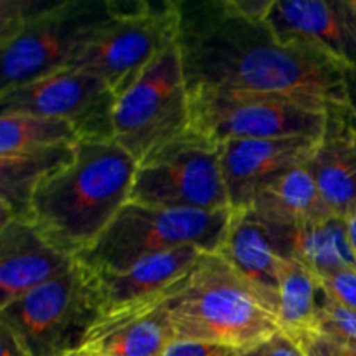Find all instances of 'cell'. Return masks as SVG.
I'll use <instances>...</instances> for the list:
<instances>
[{"instance_id": "6da1fadb", "label": "cell", "mask_w": 356, "mask_h": 356, "mask_svg": "<svg viewBox=\"0 0 356 356\" xmlns=\"http://www.w3.org/2000/svg\"><path fill=\"white\" fill-rule=\"evenodd\" d=\"M177 44L188 89L287 94L351 106L343 66L299 44H285L264 19L236 13L228 0L181 3Z\"/></svg>"}, {"instance_id": "7a4b0ae2", "label": "cell", "mask_w": 356, "mask_h": 356, "mask_svg": "<svg viewBox=\"0 0 356 356\" xmlns=\"http://www.w3.org/2000/svg\"><path fill=\"white\" fill-rule=\"evenodd\" d=\"M138 162L113 139H82L75 159L35 191L26 219L54 249L76 257L131 198Z\"/></svg>"}, {"instance_id": "3957f363", "label": "cell", "mask_w": 356, "mask_h": 356, "mask_svg": "<svg viewBox=\"0 0 356 356\" xmlns=\"http://www.w3.org/2000/svg\"><path fill=\"white\" fill-rule=\"evenodd\" d=\"M174 339L247 350L280 330L277 315L218 252H204L167 299Z\"/></svg>"}, {"instance_id": "277c9868", "label": "cell", "mask_w": 356, "mask_h": 356, "mask_svg": "<svg viewBox=\"0 0 356 356\" xmlns=\"http://www.w3.org/2000/svg\"><path fill=\"white\" fill-rule=\"evenodd\" d=\"M232 209L193 211L129 200L90 249L76 257L94 273H117L143 257L184 245L218 252Z\"/></svg>"}, {"instance_id": "5b68a950", "label": "cell", "mask_w": 356, "mask_h": 356, "mask_svg": "<svg viewBox=\"0 0 356 356\" xmlns=\"http://www.w3.org/2000/svg\"><path fill=\"white\" fill-rule=\"evenodd\" d=\"M191 129L218 145L233 139L322 141L332 106L309 97L245 90L188 89Z\"/></svg>"}, {"instance_id": "8992f818", "label": "cell", "mask_w": 356, "mask_h": 356, "mask_svg": "<svg viewBox=\"0 0 356 356\" xmlns=\"http://www.w3.org/2000/svg\"><path fill=\"white\" fill-rule=\"evenodd\" d=\"M190 131V92L176 42L117 97L111 113V139L139 165Z\"/></svg>"}, {"instance_id": "52a82bcc", "label": "cell", "mask_w": 356, "mask_h": 356, "mask_svg": "<svg viewBox=\"0 0 356 356\" xmlns=\"http://www.w3.org/2000/svg\"><path fill=\"white\" fill-rule=\"evenodd\" d=\"M179 31V2H113V16L70 68L99 76L118 97L165 49L176 44Z\"/></svg>"}, {"instance_id": "ba28073f", "label": "cell", "mask_w": 356, "mask_h": 356, "mask_svg": "<svg viewBox=\"0 0 356 356\" xmlns=\"http://www.w3.org/2000/svg\"><path fill=\"white\" fill-rule=\"evenodd\" d=\"M97 316L89 270L75 259L61 275L0 308V325L31 356H63L79 346Z\"/></svg>"}, {"instance_id": "9c48e42d", "label": "cell", "mask_w": 356, "mask_h": 356, "mask_svg": "<svg viewBox=\"0 0 356 356\" xmlns=\"http://www.w3.org/2000/svg\"><path fill=\"white\" fill-rule=\"evenodd\" d=\"M111 16L113 2L110 0H58L19 33L0 44V90L70 68Z\"/></svg>"}, {"instance_id": "30bf717a", "label": "cell", "mask_w": 356, "mask_h": 356, "mask_svg": "<svg viewBox=\"0 0 356 356\" xmlns=\"http://www.w3.org/2000/svg\"><path fill=\"white\" fill-rule=\"evenodd\" d=\"M131 202L169 209H232L221 145L191 129L138 165Z\"/></svg>"}, {"instance_id": "8fae6325", "label": "cell", "mask_w": 356, "mask_h": 356, "mask_svg": "<svg viewBox=\"0 0 356 356\" xmlns=\"http://www.w3.org/2000/svg\"><path fill=\"white\" fill-rule=\"evenodd\" d=\"M115 94L106 82L89 72L65 68L23 86L0 90L2 113L61 118L82 139H111Z\"/></svg>"}, {"instance_id": "7c38bea8", "label": "cell", "mask_w": 356, "mask_h": 356, "mask_svg": "<svg viewBox=\"0 0 356 356\" xmlns=\"http://www.w3.org/2000/svg\"><path fill=\"white\" fill-rule=\"evenodd\" d=\"M266 23L285 44L305 45L356 72V13L350 0H273Z\"/></svg>"}, {"instance_id": "4fadbf2b", "label": "cell", "mask_w": 356, "mask_h": 356, "mask_svg": "<svg viewBox=\"0 0 356 356\" xmlns=\"http://www.w3.org/2000/svg\"><path fill=\"white\" fill-rule=\"evenodd\" d=\"M167 298L103 313L87 329L75 356H160L174 341Z\"/></svg>"}, {"instance_id": "5bb4252c", "label": "cell", "mask_w": 356, "mask_h": 356, "mask_svg": "<svg viewBox=\"0 0 356 356\" xmlns=\"http://www.w3.org/2000/svg\"><path fill=\"white\" fill-rule=\"evenodd\" d=\"M320 141L308 138L233 139L221 143V165L232 209L245 207L268 181L305 167Z\"/></svg>"}, {"instance_id": "9a60e30c", "label": "cell", "mask_w": 356, "mask_h": 356, "mask_svg": "<svg viewBox=\"0 0 356 356\" xmlns=\"http://www.w3.org/2000/svg\"><path fill=\"white\" fill-rule=\"evenodd\" d=\"M204 252L195 245H184L143 257L117 273H94L89 270L99 315L167 298L197 266Z\"/></svg>"}, {"instance_id": "2e32d148", "label": "cell", "mask_w": 356, "mask_h": 356, "mask_svg": "<svg viewBox=\"0 0 356 356\" xmlns=\"http://www.w3.org/2000/svg\"><path fill=\"white\" fill-rule=\"evenodd\" d=\"M218 254L259 292L277 315L278 277L285 257L275 226L261 219L249 205L232 209Z\"/></svg>"}, {"instance_id": "e0dca14e", "label": "cell", "mask_w": 356, "mask_h": 356, "mask_svg": "<svg viewBox=\"0 0 356 356\" xmlns=\"http://www.w3.org/2000/svg\"><path fill=\"white\" fill-rule=\"evenodd\" d=\"M75 259L51 245L24 218L0 221V308L68 270Z\"/></svg>"}, {"instance_id": "ac0fdd59", "label": "cell", "mask_w": 356, "mask_h": 356, "mask_svg": "<svg viewBox=\"0 0 356 356\" xmlns=\"http://www.w3.org/2000/svg\"><path fill=\"white\" fill-rule=\"evenodd\" d=\"M306 169L334 216L350 219L356 214V143L341 125L336 108Z\"/></svg>"}, {"instance_id": "d6986e66", "label": "cell", "mask_w": 356, "mask_h": 356, "mask_svg": "<svg viewBox=\"0 0 356 356\" xmlns=\"http://www.w3.org/2000/svg\"><path fill=\"white\" fill-rule=\"evenodd\" d=\"M275 229L282 256L305 264L318 280L341 270H356L348 219L332 216L302 228L275 226Z\"/></svg>"}, {"instance_id": "ffe728a7", "label": "cell", "mask_w": 356, "mask_h": 356, "mask_svg": "<svg viewBox=\"0 0 356 356\" xmlns=\"http://www.w3.org/2000/svg\"><path fill=\"white\" fill-rule=\"evenodd\" d=\"M249 207L266 222L284 228H302L334 216L306 165L268 181L254 195Z\"/></svg>"}, {"instance_id": "44dd1931", "label": "cell", "mask_w": 356, "mask_h": 356, "mask_svg": "<svg viewBox=\"0 0 356 356\" xmlns=\"http://www.w3.org/2000/svg\"><path fill=\"white\" fill-rule=\"evenodd\" d=\"M76 145L0 155V221L28 216L31 198L47 177L75 159Z\"/></svg>"}, {"instance_id": "7402d4cb", "label": "cell", "mask_w": 356, "mask_h": 356, "mask_svg": "<svg viewBox=\"0 0 356 356\" xmlns=\"http://www.w3.org/2000/svg\"><path fill=\"white\" fill-rule=\"evenodd\" d=\"M320 280L299 261L285 259L278 277L277 320L280 330L296 336L315 329Z\"/></svg>"}, {"instance_id": "603a6c76", "label": "cell", "mask_w": 356, "mask_h": 356, "mask_svg": "<svg viewBox=\"0 0 356 356\" xmlns=\"http://www.w3.org/2000/svg\"><path fill=\"white\" fill-rule=\"evenodd\" d=\"M82 141L79 131L61 118L24 113L0 115V155L35 152Z\"/></svg>"}, {"instance_id": "cb8c5ba5", "label": "cell", "mask_w": 356, "mask_h": 356, "mask_svg": "<svg viewBox=\"0 0 356 356\" xmlns=\"http://www.w3.org/2000/svg\"><path fill=\"white\" fill-rule=\"evenodd\" d=\"M315 329L356 348V312H351V309H346L334 302L322 291V287H320Z\"/></svg>"}, {"instance_id": "d4e9b609", "label": "cell", "mask_w": 356, "mask_h": 356, "mask_svg": "<svg viewBox=\"0 0 356 356\" xmlns=\"http://www.w3.org/2000/svg\"><path fill=\"white\" fill-rule=\"evenodd\" d=\"M58 0H2L0 2V44L19 33L28 23L51 9Z\"/></svg>"}, {"instance_id": "484cf974", "label": "cell", "mask_w": 356, "mask_h": 356, "mask_svg": "<svg viewBox=\"0 0 356 356\" xmlns=\"http://www.w3.org/2000/svg\"><path fill=\"white\" fill-rule=\"evenodd\" d=\"M292 337L298 341L305 356H356L355 346L343 343L322 330L308 329Z\"/></svg>"}, {"instance_id": "4316f807", "label": "cell", "mask_w": 356, "mask_h": 356, "mask_svg": "<svg viewBox=\"0 0 356 356\" xmlns=\"http://www.w3.org/2000/svg\"><path fill=\"white\" fill-rule=\"evenodd\" d=\"M322 291L343 308L356 312V270H341L320 280Z\"/></svg>"}, {"instance_id": "83f0119b", "label": "cell", "mask_w": 356, "mask_h": 356, "mask_svg": "<svg viewBox=\"0 0 356 356\" xmlns=\"http://www.w3.org/2000/svg\"><path fill=\"white\" fill-rule=\"evenodd\" d=\"M240 356H305V353L294 337L278 330L273 336L240 351Z\"/></svg>"}, {"instance_id": "f1b7e54d", "label": "cell", "mask_w": 356, "mask_h": 356, "mask_svg": "<svg viewBox=\"0 0 356 356\" xmlns=\"http://www.w3.org/2000/svg\"><path fill=\"white\" fill-rule=\"evenodd\" d=\"M160 356H240V350L225 344L174 339Z\"/></svg>"}, {"instance_id": "f546056e", "label": "cell", "mask_w": 356, "mask_h": 356, "mask_svg": "<svg viewBox=\"0 0 356 356\" xmlns=\"http://www.w3.org/2000/svg\"><path fill=\"white\" fill-rule=\"evenodd\" d=\"M0 350L2 356H31L13 336V332L3 325H0Z\"/></svg>"}, {"instance_id": "4dcf8cb0", "label": "cell", "mask_w": 356, "mask_h": 356, "mask_svg": "<svg viewBox=\"0 0 356 356\" xmlns=\"http://www.w3.org/2000/svg\"><path fill=\"white\" fill-rule=\"evenodd\" d=\"M336 115L344 131L348 132V136L356 143V103L351 104V106L336 108Z\"/></svg>"}, {"instance_id": "1f68e13d", "label": "cell", "mask_w": 356, "mask_h": 356, "mask_svg": "<svg viewBox=\"0 0 356 356\" xmlns=\"http://www.w3.org/2000/svg\"><path fill=\"white\" fill-rule=\"evenodd\" d=\"M348 232H350L351 245H353L355 256H356V214L351 216V218L348 219Z\"/></svg>"}, {"instance_id": "d6a6232c", "label": "cell", "mask_w": 356, "mask_h": 356, "mask_svg": "<svg viewBox=\"0 0 356 356\" xmlns=\"http://www.w3.org/2000/svg\"><path fill=\"white\" fill-rule=\"evenodd\" d=\"M351 2V6H353V9H355V13H356V0H350Z\"/></svg>"}, {"instance_id": "836d02e7", "label": "cell", "mask_w": 356, "mask_h": 356, "mask_svg": "<svg viewBox=\"0 0 356 356\" xmlns=\"http://www.w3.org/2000/svg\"><path fill=\"white\" fill-rule=\"evenodd\" d=\"M63 356H75L73 353H66V355H63Z\"/></svg>"}]
</instances>
